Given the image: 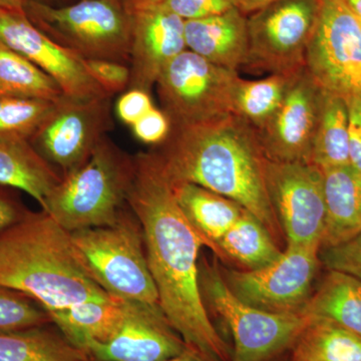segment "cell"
Segmentation results:
<instances>
[{"label": "cell", "instance_id": "obj_1", "mask_svg": "<svg viewBox=\"0 0 361 361\" xmlns=\"http://www.w3.org/2000/svg\"><path fill=\"white\" fill-rule=\"evenodd\" d=\"M135 165L127 205L142 227L159 305L188 348L213 361H231L202 298L199 252L208 243L180 210L151 153L135 155Z\"/></svg>", "mask_w": 361, "mask_h": 361}, {"label": "cell", "instance_id": "obj_2", "mask_svg": "<svg viewBox=\"0 0 361 361\" xmlns=\"http://www.w3.org/2000/svg\"><path fill=\"white\" fill-rule=\"evenodd\" d=\"M172 185L191 183L235 201L277 235L279 223L267 193L266 159L257 133L230 114L211 122L172 126L149 149Z\"/></svg>", "mask_w": 361, "mask_h": 361}, {"label": "cell", "instance_id": "obj_3", "mask_svg": "<svg viewBox=\"0 0 361 361\" xmlns=\"http://www.w3.org/2000/svg\"><path fill=\"white\" fill-rule=\"evenodd\" d=\"M0 286L47 311L111 296L90 275L71 233L44 210L28 211L0 234Z\"/></svg>", "mask_w": 361, "mask_h": 361}, {"label": "cell", "instance_id": "obj_4", "mask_svg": "<svg viewBox=\"0 0 361 361\" xmlns=\"http://www.w3.org/2000/svg\"><path fill=\"white\" fill-rule=\"evenodd\" d=\"M135 157L104 137L84 164L63 176L42 210L70 232L113 224L135 176Z\"/></svg>", "mask_w": 361, "mask_h": 361}, {"label": "cell", "instance_id": "obj_5", "mask_svg": "<svg viewBox=\"0 0 361 361\" xmlns=\"http://www.w3.org/2000/svg\"><path fill=\"white\" fill-rule=\"evenodd\" d=\"M25 11L40 32L80 59L130 66L133 14L120 0H80L61 6L28 0Z\"/></svg>", "mask_w": 361, "mask_h": 361}, {"label": "cell", "instance_id": "obj_6", "mask_svg": "<svg viewBox=\"0 0 361 361\" xmlns=\"http://www.w3.org/2000/svg\"><path fill=\"white\" fill-rule=\"evenodd\" d=\"M71 233L90 275L109 295L159 305L142 227L130 209L123 208L113 224Z\"/></svg>", "mask_w": 361, "mask_h": 361}, {"label": "cell", "instance_id": "obj_7", "mask_svg": "<svg viewBox=\"0 0 361 361\" xmlns=\"http://www.w3.org/2000/svg\"><path fill=\"white\" fill-rule=\"evenodd\" d=\"M199 269L204 303L222 318L234 339L231 361L273 360L294 345L310 322L301 312H268L240 300L216 264L204 263Z\"/></svg>", "mask_w": 361, "mask_h": 361}, {"label": "cell", "instance_id": "obj_8", "mask_svg": "<svg viewBox=\"0 0 361 361\" xmlns=\"http://www.w3.org/2000/svg\"><path fill=\"white\" fill-rule=\"evenodd\" d=\"M239 78L237 71L214 65L186 49L166 66L157 80L161 110L175 127L230 115Z\"/></svg>", "mask_w": 361, "mask_h": 361}, {"label": "cell", "instance_id": "obj_9", "mask_svg": "<svg viewBox=\"0 0 361 361\" xmlns=\"http://www.w3.org/2000/svg\"><path fill=\"white\" fill-rule=\"evenodd\" d=\"M305 66L325 92L361 96V20L344 0H320Z\"/></svg>", "mask_w": 361, "mask_h": 361}, {"label": "cell", "instance_id": "obj_10", "mask_svg": "<svg viewBox=\"0 0 361 361\" xmlns=\"http://www.w3.org/2000/svg\"><path fill=\"white\" fill-rule=\"evenodd\" d=\"M320 0H279L247 21L248 70L289 73L305 66Z\"/></svg>", "mask_w": 361, "mask_h": 361}, {"label": "cell", "instance_id": "obj_11", "mask_svg": "<svg viewBox=\"0 0 361 361\" xmlns=\"http://www.w3.org/2000/svg\"><path fill=\"white\" fill-rule=\"evenodd\" d=\"M113 97L63 94L30 137V144L63 176L80 167L113 130Z\"/></svg>", "mask_w": 361, "mask_h": 361}, {"label": "cell", "instance_id": "obj_12", "mask_svg": "<svg viewBox=\"0 0 361 361\" xmlns=\"http://www.w3.org/2000/svg\"><path fill=\"white\" fill-rule=\"evenodd\" d=\"M268 196L287 246L319 245L325 227L322 170L310 161H265Z\"/></svg>", "mask_w": 361, "mask_h": 361}, {"label": "cell", "instance_id": "obj_13", "mask_svg": "<svg viewBox=\"0 0 361 361\" xmlns=\"http://www.w3.org/2000/svg\"><path fill=\"white\" fill-rule=\"evenodd\" d=\"M319 245L287 246L270 265L229 271L226 283L240 300L274 313L300 312L311 296L319 267Z\"/></svg>", "mask_w": 361, "mask_h": 361}, {"label": "cell", "instance_id": "obj_14", "mask_svg": "<svg viewBox=\"0 0 361 361\" xmlns=\"http://www.w3.org/2000/svg\"><path fill=\"white\" fill-rule=\"evenodd\" d=\"M323 94L305 66L292 73L279 108L256 132L266 160L310 161Z\"/></svg>", "mask_w": 361, "mask_h": 361}, {"label": "cell", "instance_id": "obj_15", "mask_svg": "<svg viewBox=\"0 0 361 361\" xmlns=\"http://www.w3.org/2000/svg\"><path fill=\"white\" fill-rule=\"evenodd\" d=\"M0 40L49 75L66 96H109L87 73L82 59L40 32L25 11L0 8Z\"/></svg>", "mask_w": 361, "mask_h": 361}, {"label": "cell", "instance_id": "obj_16", "mask_svg": "<svg viewBox=\"0 0 361 361\" xmlns=\"http://www.w3.org/2000/svg\"><path fill=\"white\" fill-rule=\"evenodd\" d=\"M187 348L160 305L125 300L122 324L115 336L92 346L87 355L92 361H163Z\"/></svg>", "mask_w": 361, "mask_h": 361}, {"label": "cell", "instance_id": "obj_17", "mask_svg": "<svg viewBox=\"0 0 361 361\" xmlns=\"http://www.w3.org/2000/svg\"><path fill=\"white\" fill-rule=\"evenodd\" d=\"M185 20L164 2L133 13L129 89L151 92L166 66L186 51Z\"/></svg>", "mask_w": 361, "mask_h": 361}, {"label": "cell", "instance_id": "obj_18", "mask_svg": "<svg viewBox=\"0 0 361 361\" xmlns=\"http://www.w3.org/2000/svg\"><path fill=\"white\" fill-rule=\"evenodd\" d=\"M188 51L214 65L237 71L245 65L247 20L238 8L202 20L185 21Z\"/></svg>", "mask_w": 361, "mask_h": 361}, {"label": "cell", "instance_id": "obj_19", "mask_svg": "<svg viewBox=\"0 0 361 361\" xmlns=\"http://www.w3.org/2000/svg\"><path fill=\"white\" fill-rule=\"evenodd\" d=\"M322 174L325 227L322 248H327L361 233V172L344 165L323 169Z\"/></svg>", "mask_w": 361, "mask_h": 361}, {"label": "cell", "instance_id": "obj_20", "mask_svg": "<svg viewBox=\"0 0 361 361\" xmlns=\"http://www.w3.org/2000/svg\"><path fill=\"white\" fill-rule=\"evenodd\" d=\"M123 311L125 300L110 296L47 312L66 341L87 353L92 346L106 343L115 336L122 324Z\"/></svg>", "mask_w": 361, "mask_h": 361}, {"label": "cell", "instance_id": "obj_21", "mask_svg": "<svg viewBox=\"0 0 361 361\" xmlns=\"http://www.w3.org/2000/svg\"><path fill=\"white\" fill-rule=\"evenodd\" d=\"M61 179L28 140L0 137V185L25 192L44 209Z\"/></svg>", "mask_w": 361, "mask_h": 361}, {"label": "cell", "instance_id": "obj_22", "mask_svg": "<svg viewBox=\"0 0 361 361\" xmlns=\"http://www.w3.org/2000/svg\"><path fill=\"white\" fill-rule=\"evenodd\" d=\"M172 187L178 205L188 221L206 240L209 248L217 253L218 242L245 209L222 195L191 183Z\"/></svg>", "mask_w": 361, "mask_h": 361}, {"label": "cell", "instance_id": "obj_23", "mask_svg": "<svg viewBox=\"0 0 361 361\" xmlns=\"http://www.w3.org/2000/svg\"><path fill=\"white\" fill-rule=\"evenodd\" d=\"M300 312L310 319L329 320L361 336L360 280L329 270Z\"/></svg>", "mask_w": 361, "mask_h": 361}, {"label": "cell", "instance_id": "obj_24", "mask_svg": "<svg viewBox=\"0 0 361 361\" xmlns=\"http://www.w3.org/2000/svg\"><path fill=\"white\" fill-rule=\"evenodd\" d=\"M0 361H92L47 325L0 331Z\"/></svg>", "mask_w": 361, "mask_h": 361}, {"label": "cell", "instance_id": "obj_25", "mask_svg": "<svg viewBox=\"0 0 361 361\" xmlns=\"http://www.w3.org/2000/svg\"><path fill=\"white\" fill-rule=\"evenodd\" d=\"M310 163L322 170L350 165L348 101L325 90Z\"/></svg>", "mask_w": 361, "mask_h": 361}, {"label": "cell", "instance_id": "obj_26", "mask_svg": "<svg viewBox=\"0 0 361 361\" xmlns=\"http://www.w3.org/2000/svg\"><path fill=\"white\" fill-rule=\"evenodd\" d=\"M282 253L269 230L246 210L217 244L218 255L228 256L248 270L264 268Z\"/></svg>", "mask_w": 361, "mask_h": 361}, {"label": "cell", "instance_id": "obj_27", "mask_svg": "<svg viewBox=\"0 0 361 361\" xmlns=\"http://www.w3.org/2000/svg\"><path fill=\"white\" fill-rule=\"evenodd\" d=\"M292 356L305 361H361V336L329 320L310 319Z\"/></svg>", "mask_w": 361, "mask_h": 361}, {"label": "cell", "instance_id": "obj_28", "mask_svg": "<svg viewBox=\"0 0 361 361\" xmlns=\"http://www.w3.org/2000/svg\"><path fill=\"white\" fill-rule=\"evenodd\" d=\"M272 73L262 80L239 78L232 94V114L256 132L262 129L279 108L292 73Z\"/></svg>", "mask_w": 361, "mask_h": 361}, {"label": "cell", "instance_id": "obj_29", "mask_svg": "<svg viewBox=\"0 0 361 361\" xmlns=\"http://www.w3.org/2000/svg\"><path fill=\"white\" fill-rule=\"evenodd\" d=\"M0 94L56 102L63 92L44 71L0 40Z\"/></svg>", "mask_w": 361, "mask_h": 361}, {"label": "cell", "instance_id": "obj_30", "mask_svg": "<svg viewBox=\"0 0 361 361\" xmlns=\"http://www.w3.org/2000/svg\"><path fill=\"white\" fill-rule=\"evenodd\" d=\"M54 104L37 97L0 94V137L30 141Z\"/></svg>", "mask_w": 361, "mask_h": 361}, {"label": "cell", "instance_id": "obj_31", "mask_svg": "<svg viewBox=\"0 0 361 361\" xmlns=\"http://www.w3.org/2000/svg\"><path fill=\"white\" fill-rule=\"evenodd\" d=\"M49 312L32 298L0 286V331L42 326L51 323Z\"/></svg>", "mask_w": 361, "mask_h": 361}, {"label": "cell", "instance_id": "obj_32", "mask_svg": "<svg viewBox=\"0 0 361 361\" xmlns=\"http://www.w3.org/2000/svg\"><path fill=\"white\" fill-rule=\"evenodd\" d=\"M87 73L109 96L129 90L130 68L129 65L106 59H82Z\"/></svg>", "mask_w": 361, "mask_h": 361}, {"label": "cell", "instance_id": "obj_33", "mask_svg": "<svg viewBox=\"0 0 361 361\" xmlns=\"http://www.w3.org/2000/svg\"><path fill=\"white\" fill-rule=\"evenodd\" d=\"M322 249L320 260L329 270L345 273L361 281V233L339 245Z\"/></svg>", "mask_w": 361, "mask_h": 361}, {"label": "cell", "instance_id": "obj_34", "mask_svg": "<svg viewBox=\"0 0 361 361\" xmlns=\"http://www.w3.org/2000/svg\"><path fill=\"white\" fill-rule=\"evenodd\" d=\"M163 2L185 21L218 16L236 7L234 0H164Z\"/></svg>", "mask_w": 361, "mask_h": 361}, {"label": "cell", "instance_id": "obj_35", "mask_svg": "<svg viewBox=\"0 0 361 361\" xmlns=\"http://www.w3.org/2000/svg\"><path fill=\"white\" fill-rule=\"evenodd\" d=\"M130 128L139 141L155 147L167 139L172 123L165 111L155 106Z\"/></svg>", "mask_w": 361, "mask_h": 361}, {"label": "cell", "instance_id": "obj_36", "mask_svg": "<svg viewBox=\"0 0 361 361\" xmlns=\"http://www.w3.org/2000/svg\"><path fill=\"white\" fill-rule=\"evenodd\" d=\"M155 104L151 92L141 89H129L123 92L116 102V116L125 125L132 127L140 118L149 113Z\"/></svg>", "mask_w": 361, "mask_h": 361}, {"label": "cell", "instance_id": "obj_37", "mask_svg": "<svg viewBox=\"0 0 361 361\" xmlns=\"http://www.w3.org/2000/svg\"><path fill=\"white\" fill-rule=\"evenodd\" d=\"M28 211L16 190L0 185V234L23 219Z\"/></svg>", "mask_w": 361, "mask_h": 361}, {"label": "cell", "instance_id": "obj_38", "mask_svg": "<svg viewBox=\"0 0 361 361\" xmlns=\"http://www.w3.org/2000/svg\"><path fill=\"white\" fill-rule=\"evenodd\" d=\"M349 115L350 165L361 172V96L346 99Z\"/></svg>", "mask_w": 361, "mask_h": 361}, {"label": "cell", "instance_id": "obj_39", "mask_svg": "<svg viewBox=\"0 0 361 361\" xmlns=\"http://www.w3.org/2000/svg\"><path fill=\"white\" fill-rule=\"evenodd\" d=\"M236 8L240 11H245V13H252V11H261L270 4H275L279 0H234Z\"/></svg>", "mask_w": 361, "mask_h": 361}, {"label": "cell", "instance_id": "obj_40", "mask_svg": "<svg viewBox=\"0 0 361 361\" xmlns=\"http://www.w3.org/2000/svg\"><path fill=\"white\" fill-rule=\"evenodd\" d=\"M123 6L127 8L130 13H134L135 11L147 8V7L156 6L161 4L164 0H120Z\"/></svg>", "mask_w": 361, "mask_h": 361}, {"label": "cell", "instance_id": "obj_41", "mask_svg": "<svg viewBox=\"0 0 361 361\" xmlns=\"http://www.w3.org/2000/svg\"><path fill=\"white\" fill-rule=\"evenodd\" d=\"M163 361H213L207 356L202 355L199 351L195 350L191 348H187L186 350L183 351L179 355L174 357L169 358V360Z\"/></svg>", "mask_w": 361, "mask_h": 361}, {"label": "cell", "instance_id": "obj_42", "mask_svg": "<svg viewBox=\"0 0 361 361\" xmlns=\"http://www.w3.org/2000/svg\"><path fill=\"white\" fill-rule=\"evenodd\" d=\"M27 1L28 0H0V8L23 11Z\"/></svg>", "mask_w": 361, "mask_h": 361}, {"label": "cell", "instance_id": "obj_43", "mask_svg": "<svg viewBox=\"0 0 361 361\" xmlns=\"http://www.w3.org/2000/svg\"><path fill=\"white\" fill-rule=\"evenodd\" d=\"M348 8L361 20V0H344Z\"/></svg>", "mask_w": 361, "mask_h": 361}, {"label": "cell", "instance_id": "obj_44", "mask_svg": "<svg viewBox=\"0 0 361 361\" xmlns=\"http://www.w3.org/2000/svg\"><path fill=\"white\" fill-rule=\"evenodd\" d=\"M35 1L54 6H66V4H71V0H35Z\"/></svg>", "mask_w": 361, "mask_h": 361}, {"label": "cell", "instance_id": "obj_45", "mask_svg": "<svg viewBox=\"0 0 361 361\" xmlns=\"http://www.w3.org/2000/svg\"><path fill=\"white\" fill-rule=\"evenodd\" d=\"M291 361H305V360H299V358L294 357V356H292V360H291Z\"/></svg>", "mask_w": 361, "mask_h": 361}, {"label": "cell", "instance_id": "obj_46", "mask_svg": "<svg viewBox=\"0 0 361 361\" xmlns=\"http://www.w3.org/2000/svg\"><path fill=\"white\" fill-rule=\"evenodd\" d=\"M269 361H278V360H276V357H275V358H273V360H271Z\"/></svg>", "mask_w": 361, "mask_h": 361}]
</instances>
